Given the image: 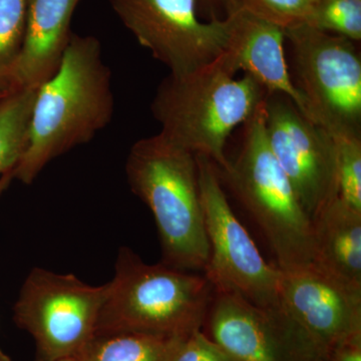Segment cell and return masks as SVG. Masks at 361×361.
<instances>
[{"label": "cell", "mask_w": 361, "mask_h": 361, "mask_svg": "<svg viewBox=\"0 0 361 361\" xmlns=\"http://www.w3.org/2000/svg\"><path fill=\"white\" fill-rule=\"evenodd\" d=\"M306 25L360 42L361 0H315Z\"/></svg>", "instance_id": "obj_18"}, {"label": "cell", "mask_w": 361, "mask_h": 361, "mask_svg": "<svg viewBox=\"0 0 361 361\" xmlns=\"http://www.w3.org/2000/svg\"><path fill=\"white\" fill-rule=\"evenodd\" d=\"M126 173L133 193L153 214L161 262L204 272L209 244L196 155L159 133L133 145Z\"/></svg>", "instance_id": "obj_2"}, {"label": "cell", "mask_w": 361, "mask_h": 361, "mask_svg": "<svg viewBox=\"0 0 361 361\" xmlns=\"http://www.w3.org/2000/svg\"><path fill=\"white\" fill-rule=\"evenodd\" d=\"M334 137L337 146L336 198L361 212V137Z\"/></svg>", "instance_id": "obj_20"}, {"label": "cell", "mask_w": 361, "mask_h": 361, "mask_svg": "<svg viewBox=\"0 0 361 361\" xmlns=\"http://www.w3.org/2000/svg\"><path fill=\"white\" fill-rule=\"evenodd\" d=\"M196 159L209 244L203 274L214 291L236 292L256 305L280 307V270L263 258L235 215L215 164L203 155Z\"/></svg>", "instance_id": "obj_8"}, {"label": "cell", "mask_w": 361, "mask_h": 361, "mask_svg": "<svg viewBox=\"0 0 361 361\" xmlns=\"http://www.w3.org/2000/svg\"><path fill=\"white\" fill-rule=\"evenodd\" d=\"M174 361L239 360L207 336L203 329H199L184 339L176 353Z\"/></svg>", "instance_id": "obj_22"}, {"label": "cell", "mask_w": 361, "mask_h": 361, "mask_svg": "<svg viewBox=\"0 0 361 361\" xmlns=\"http://www.w3.org/2000/svg\"><path fill=\"white\" fill-rule=\"evenodd\" d=\"M314 2L315 0H235L232 11L244 9L286 30L306 25Z\"/></svg>", "instance_id": "obj_21"}, {"label": "cell", "mask_w": 361, "mask_h": 361, "mask_svg": "<svg viewBox=\"0 0 361 361\" xmlns=\"http://www.w3.org/2000/svg\"><path fill=\"white\" fill-rule=\"evenodd\" d=\"M212 295L205 275L163 262L148 264L123 247L108 282L97 334L189 336L203 327Z\"/></svg>", "instance_id": "obj_4"}, {"label": "cell", "mask_w": 361, "mask_h": 361, "mask_svg": "<svg viewBox=\"0 0 361 361\" xmlns=\"http://www.w3.org/2000/svg\"><path fill=\"white\" fill-rule=\"evenodd\" d=\"M58 361H84L80 356H68V357L61 358Z\"/></svg>", "instance_id": "obj_24"}, {"label": "cell", "mask_w": 361, "mask_h": 361, "mask_svg": "<svg viewBox=\"0 0 361 361\" xmlns=\"http://www.w3.org/2000/svg\"><path fill=\"white\" fill-rule=\"evenodd\" d=\"M80 0H26L20 54L8 77V92L37 90L58 71L70 44L71 16Z\"/></svg>", "instance_id": "obj_14"}, {"label": "cell", "mask_w": 361, "mask_h": 361, "mask_svg": "<svg viewBox=\"0 0 361 361\" xmlns=\"http://www.w3.org/2000/svg\"><path fill=\"white\" fill-rule=\"evenodd\" d=\"M244 128L238 156L218 170L220 179L257 226L278 269L310 265L314 262L312 219L268 144L265 101Z\"/></svg>", "instance_id": "obj_5"}, {"label": "cell", "mask_w": 361, "mask_h": 361, "mask_svg": "<svg viewBox=\"0 0 361 361\" xmlns=\"http://www.w3.org/2000/svg\"><path fill=\"white\" fill-rule=\"evenodd\" d=\"M280 270V269H279ZM280 305L322 357L339 344L361 336V288L315 263L280 270Z\"/></svg>", "instance_id": "obj_12"}, {"label": "cell", "mask_w": 361, "mask_h": 361, "mask_svg": "<svg viewBox=\"0 0 361 361\" xmlns=\"http://www.w3.org/2000/svg\"><path fill=\"white\" fill-rule=\"evenodd\" d=\"M26 0H0V92L8 94V77L25 37Z\"/></svg>", "instance_id": "obj_19"}, {"label": "cell", "mask_w": 361, "mask_h": 361, "mask_svg": "<svg viewBox=\"0 0 361 361\" xmlns=\"http://www.w3.org/2000/svg\"><path fill=\"white\" fill-rule=\"evenodd\" d=\"M265 130L273 155L312 219L336 197V137L279 94L266 97Z\"/></svg>", "instance_id": "obj_10"}, {"label": "cell", "mask_w": 361, "mask_h": 361, "mask_svg": "<svg viewBox=\"0 0 361 361\" xmlns=\"http://www.w3.org/2000/svg\"><path fill=\"white\" fill-rule=\"evenodd\" d=\"M207 336L239 361H320L322 355L283 308L263 307L236 292L214 291Z\"/></svg>", "instance_id": "obj_11"}, {"label": "cell", "mask_w": 361, "mask_h": 361, "mask_svg": "<svg viewBox=\"0 0 361 361\" xmlns=\"http://www.w3.org/2000/svg\"><path fill=\"white\" fill-rule=\"evenodd\" d=\"M227 18L229 39L220 56L226 66L234 73L243 71L268 94L290 99L310 118L305 99L294 84L285 59L284 30L241 8L230 11Z\"/></svg>", "instance_id": "obj_13"}, {"label": "cell", "mask_w": 361, "mask_h": 361, "mask_svg": "<svg viewBox=\"0 0 361 361\" xmlns=\"http://www.w3.org/2000/svg\"><path fill=\"white\" fill-rule=\"evenodd\" d=\"M225 1L227 2L228 4V11H232V9L234 8L235 0H225Z\"/></svg>", "instance_id": "obj_26"}, {"label": "cell", "mask_w": 361, "mask_h": 361, "mask_svg": "<svg viewBox=\"0 0 361 361\" xmlns=\"http://www.w3.org/2000/svg\"><path fill=\"white\" fill-rule=\"evenodd\" d=\"M320 361H361V336L332 348Z\"/></svg>", "instance_id": "obj_23"}, {"label": "cell", "mask_w": 361, "mask_h": 361, "mask_svg": "<svg viewBox=\"0 0 361 361\" xmlns=\"http://www.w3.org/2000/svg\"><path fill=\"white\" fill-rule=\"evenodd\" d=\"M6 94H4V92H0V99H2V97H4V96H6Z\"/></svg>", "instance_id": "obj_27"}, {"label": "cell", "mask_w": 361, "mask_h": 361, "mask_svg": "<svg viewBox=\"0 0 361 361\" xmlns=\"http://www.w3.org/2000/svg\"><path fill=\"white\" fill-rule=\"evenodd\" d=\"M108 283L33 268L14 304V320L35 339V361L80 356L97 334Z\"/></svg>", "instance_id": "obj_6"}, {"label": "cell", "mask_w": 361, "mask_h": 361, "mask_svg": "<svg viewBox=\"0 0 361 361\" xmlns=\"http://www.w3.org/2000/svg\"><path fill=\"white\" fill-rule=\"evenodd\" d=\"M0 361H11L9 356L6 355L2 349H0Z\"/></svg>", "instance_id": "obj_25"}, {"label": "cell", "mask_w": 361, "mask_h": 361, "mask_svg": "<svg viewBox=\"0 0 361 361\" xmlns=\"http://www.w3.org/2000/svg\"><path fill=\"white\" fill-rule=\"evenodd\" d=\"M114 108L101 44L73 35L58 71L37 90L25 149L9 176L32 184L47 164L104 129Z\"/></svg>", "instance_id": "obj_1"}, {"label": "cell", "mask_w": 361, "mask_h": 361, "mask_svg": "<svg viewBox=\"0 0 361 361\" xmlns=\"http://www.w3.org/2000/svg\"><path fill=\"white\" fill-rule=\"evenodd\" d=\"M198 0H111L123 25L173 77L190 75L210 65L224 52L230 23H202Z\"/></svg>", "instance_id": "obj_9"}, {"label": "cell", "mask_w": 361, "mask_h": 361, "mask_svg": "<svg viewBox=\"0 0 361 361\" xmlns=\"http://www.w3.org/2000/svg\"><path fill=\"white\" fill-rule=\"evenodd\" d=\"M186 337L139 332L97 334L80 356L84 361H174Z\"/></svg>", "instance_id": "obj_16"}, {"label": "cell", "mask_w": 361, "mask_h": 361, "mask_svg": "<svg viewBox=\"0 0 361 361\" xmlns=\"http://www.w3.org/2000/svg\"><path fill=\"white\" fill-rule=\"evenodd\" d=\"M235 75L219 56L190 75H169L152 103L161 134L210 159L218 170L229 163L225 147L233 130L250 120L268 94L250 75Z\"/></svg>", "instance_id": "obj_3"}, {"label": "cell", "mask_w": 361, "mask_h": 361, "mask_svg": "<svg viewBox=\"0 0 361 361\" xmlns=\"http://www.w3.org/2000/svg\"><path fill=\"white\" fill-rule=\"evenodd\" d=\"M35 94L18 90L0 99V175L9 176L25 152Z\"/></svg>", "instance_id": "obj_17"}, {"label": "cell", "mask_w": 361, "mask_h": 361, "mask_svg": "<svg viewBox=\"0 0 361 361\" xmlns=\"http://www.w3.org/2000/svg\"><path fill=\"white\" fill-rule=\"evenodd\" d=\"M312 224L313 263L361 288V212L336 197L316 214Z\"/></svg>", "instance_id": "obj_15"}, {"label": "cell", "mask_w": 361, "mask_h": 361, "mask_svg": "<svg viewBox=\"0 0 361 361\" xmlns=\"http://www.w3.org/2000/svg\"><path fill=\"white\" fill-rule=\"evenodd\" d=\"M284 33L310 120L332 135L361 137V59L355 42L306 25Z\"/></svg>", "instance_id": "obj_7"}]
</instances>
